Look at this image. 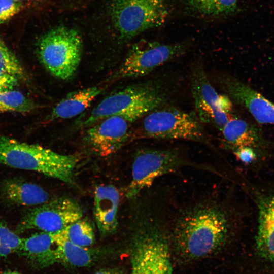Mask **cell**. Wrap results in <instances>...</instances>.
<instances>
[{
	"instance_id": "cell-1",
	"label": "cell",
	"mask_w": 274,
	"mask_h": 274,
	"mask_svg": "<svg viewBox=\"0 0 274 274\" xmlns=\"http://www.w3.org/2000/svg\"><path fill=\"white\" fill-rule=\"evenodd\" d=\"M230 211L213 201L189 207L177 217L170 230L172 247L186 260H196L219 252L235 231Z\"/></svg>"
},
{
	"instance_id": "cell-2",
	"label": "cell",
	"mask_w": 274,
	"mask_h": 274,
	"mask_svg": "<svg viewBox=\"0 0 274 274\" xmlns=\"http://www.w3.org/2000/svg\"><path fill=\"white\" fill-rule=\"evenodd\" d=\"M80 158L77 155L59 154L37 144L0 138L1 164L39 172L68 184L74 182Z\"/></svg>"
},
{
	"instance_id": "cell-3",
	"label": "cell",
	"mask_w": 274,
	"mask_h": 274,
	"mask_svg": "<svg viewBox=\"0 0 274 274\" xmlns=\"http://www.w3.org/2000/svg\"><path fill=\"white\" fill-rule=\"evenodd\" d=\"M165 97L160 89L152 84L128 86L104 98L90 112L81 126L88 127L110 116H121L132 122L160 107Z\"/></svg>"
},
{
	"instance_id": "cell-4",
	"label": "cell",
	"mask_w": 274,
	"mask_h": 274,
	"mask_svg": "<svg viewBox=\"0 0 274 274\" xmlns=\"http://www.w3.org/2000/svg\"><path fill=\"white\" fill-rule=\"evenodd\" d=\"M82 41L76 30L65 26L52 29L42 36L38 46L39 58L53 76L68 80L81 62Z\"/></svg>"
},
{
	"instance_id": "cell-5",
	"label": "cell",
	"mask_w": 274,
	"mask_h": 274,
	"mask_svg": "<svg viewBox=\"0 0 274 274\" xmlns=\"http://www.w3.org/2000/svg\"><path fill=\"white\" fill-rule=\"evenodd\" d=\"M145 116L139 130L140 138L210 143L201 122L194 113L167 107H158Z\"/></svg>"
},
{
	"instance_id": "cell-6",
	"label": "cell",
	"mask_w": 274,
	"mask_h": 274,
	"mask_svg": "<svg viewBox=\"0 0 274 274\" xmlns=\"http://www.w3.org/2000/svg\"><path fill=\"white\" fill-rule=\"evenodd\" d=\"M194 167L219 174L209 166L191 162L175 149H145L136 154L132 167L131 180L126 196L132 199L150 187L158 178L183 167Z\"/></svg>"
},
{
	"instance_id": "cell-7",
	"label": "cell",
	"mask_w": 274,
	"mask_h": 274,
	"mask_svg": "<svg viewBox=\"0 0 274 274\" xmlns=\"http://www.w3.org/2000/svg\"><path fill=\"white\" fill-rule=\"evenodd\" d=\"M144 227L132 250L131 274H173L170 231L163 222Z\"/></svg>"
},
{
	"instance_id": "cell-8",
	"label": "cell",
	"mask_w": 274,
	"mask_h": 274,
	"mask_svg": "<svg viewBox=\"0 0 274 274\" xmlns=\"http://www.w3.org/2000/svg\"><path fill=\"white\" fill-rule=\"evenodd\" d=\"M168 15L166 0H114L111 7L114 26L125 38L162 25Z\"/></svg>"
},
{
	"instance_id": "cell-9",
	"label": "cell",
	"mask_w": 274,
	"mask_h": 274,
	"mask_svg": "<svg viewBox=\"0 0 274 274\" xmlns=\"http://www.w3.org/2000/svg\"><path fill=\"white\" fill-rule=\"evenodd\" d=\"M191 90L200 121L212 124L221 131L233 115L232 103L228 96L217 92L200 65H195L192 71Z\"/></svg>"
},
{
	"instance_id": "cell-10",
	"label": "cell",
	"mask_w": 274,
	"mask_h": 274,
	"mask_svg": "<svg viewBox=\"0 0 274 274\" xmlns=\"http://www.w3.org/2000/svg\"><path fill=\"white\" fill-rule=\"evenodd\" d=\"M183 43L141 42L134 45L123 62L111 77L112 80L135 78L152 71L185 52Z\"/></svg>"
},
{
	"instance_id": "cell-11",
	"label": "cell",
	"mask_w": 274,
	"mask_h": 274,
	"mask_svg": "<svg viewBox=\"0 0 274 274\" xmlns=\"http://www.w3.org/2000/svg\"><path fill=\"white\" fill-rule=\"evenodd\" d=\"M83 211L75 200L60 197L30 209L22 218L19 231L36 229L56 233L82 218Z\"/></svg>"
},
{
	"instance_id": "cell-12",
	"label": "cell",
	"mask_w": 274,
	"mask_h": 274,
	"mask_svg": "<svg viewBox=\"0 0 274 274\" xmlns=\"http://www.w3.org/2000/svg\"><path fill=\"white\" fill-rule=\"evenodd\" d=\"M132 123L121 116L106 117L88 127L84 137L85 142L97 155L110 156L125 144Z\"/></svg>"
},
{
	"instance_id": "cell-13",
	"label": "cell",
	"mask_w": 274,
	"mask_h": 274,
	"mask_svg": "<svg viewBox=\"0 0 274 274\" xmlns=\"http://www.w3.org/2000/svg\"><path fill=\"white\" fill-rule=\"evenodd\" d=\"M221 82L228 96L245 107L258 123L274 125V103L235 78L225 77Z\"/></svg>"
},
{
	"instance_id": "cell-14",
	"label": "cell",
	"mask_w": 274,
	"mask_h": 274,
	"mask_svg": "<svg viewBox=\"0 0 274 274\" xmlns=\"http://www.w3.org/2000/svg\"><path fill=\"white\" fill-rule=\"evenodd\" d=\"M119 193L111 185L97 186L94 191L93 214L101 235H108L117 229Z\"/></svg>"
},
{
	"instance_id": "cell-15",
	"label": "cell",
	"mask_w": 274,
	"mask_h": 274,
	"mask_svg": "<svg viewBox=\"0 0 274 274\" xmlns=\"http://www.w3.org/2000/svg\"><path fill=\"white\" fill-rule=\"evenodd\" d=\"M256 246L258 254L274 262V194L259 197Z\"/></svg>"
},
{
	"instance_id": "cell-16",
	"label": "cell",
	"mask_w": 274,
	"mask_h": 274,
	"mask_svg": "<svg viewBox=\"0 0 274 274\" xmlns=\"http://www.w3.org/2000/svg\"><path fill=\"white\" fill-rule=\"evenodd\" d=\"M18 252L37 267L44 268L58 262L52 233L41 231L22 238Z\"/></svg>"
},
{
	"instance_id": "cell-17",
	"label": "cell",
	"mask_w": 274,
	"mask_h": 274,
	"mask_svg": "<svg viewBox=\"0 0 274 274\" xmlns=\"http://www.w3.org/2000/svg\"><path fill=\"white\" fill-rule=\"evenodd\" d=\"M220 131L224 145L232 152L243 147L256 149L262 143V135L256 126L234 115Z\"/></svg>"
},
{
	"instance_id": "cell-18",
	"label": "cell",
	"mask_w": 274,
	"mask_h": 274,
	"mask_svg": "<svg viewBox=\"0 0 274 274\" xmlns=\"http://www.w3.org/2000/svg\"><path fill=\"white\" fill-rule=\"evenodd\" d=\"M2 191L5 199L12 204L36 207L49 200L48 193L42 187L19 179L6 181Z\"/></svg>"
},
{
	"instance_id": "cell-19",
	"label": "cell",
	"mask_w": 274,
	"mask_h": 274,
	"mask_svg": "<svg viewBox=\"0 0 274 274\" xmlns=\"http://www.w3.org/2000/svg\"><path fill=\"white\" fill-rule=\"evenodd\" d=\"M102 90V88L94 86L68 93L54 106L49 120L71 118L82 113Z\"/></svg>"
},
{
	"instance_id": "cell-20",
	"label": "cell",
	"mask_w": 274,
	"mask_h": 274,
	"mask_svg": "<svg viewBox=\"0 0 274 274\" xmlns=\"http://www.w3.org/2000/svg\"><path fill=\"white\" fill-rule=\"evenodd\" d=\"M52 233L58 262L82 267L88 266L97 260V252L73 244L59 232Z\"/></svg>"
},
{
	"instance_id": "cell-21",
	"label": "cell",
	"mask_w": 274,
	"mask_h": 274,
	"mask_svg": "<svg viewBox=\"0 0 274 274\" xmlns=\"http://www.w3.org/2000/svg\"><path fill=\"white\" fill-rule=\"evenodd\" d=\"M191 11L206 16L230 14L237 9L238 0H184Z\"/></svg>"
},
{
	"instance_id": "cell-22",
	"label": "cell",
	"mask_w": 274,
	"mask_h": 274,
	"mask_svg": "<svg viewBox=\"0 0 274 274\" xmlns=\"http://www.w3.org/2000/svg\"><path fill=\"white\" fill-rule=\"evenodd\" d=\"M59 232L71 242L81 247H90L95 241L92 225L87 220L82 218Z\"/></svg>"
},
{
	"instance_id": "cell-23",
	"label": "cell",
	"mask_w": 274,
	"mask_h": 274,
	"mask_svg": "<svg viewBox=\"0 0 274 274\" xmlns=\"http://www.w3.org/2000/svg\"><path fill=\"white\" fill-rule=\"evenodd\" d=\"M37 105L20 92L15 90L0 92V114L6 112H29Z\"/></svg>"
},
{
	"instance_id": "cell-24",
	"label": "cell",
	"mask_w": 274,
	"mask_h": 274,
	"mask_svg": "<svg viewBox=\"0 0 274 274\" xmlns=\"http://www.w3.org/2000/svg\"><path fill=\"white\" fill-rule=\"evenodd\" d=\"M0 70L15 76L19 79L26 78L24 70L18 60L1 38Z\"/></svg>"
},
{
	"instance_id": "cell-25",
	"label": "cell",
	"mask_w": 274,
	"mask_h": 274,
	"mask_svg": "<svg viewBox=\"0 0 274 274\" xmlns=\"http://www.w3.org/2000/svg\"><path fill=\"white\" fill-rule=\"evenodd\" d=\"M22 238L3 222H0V258L18 252Z\"/></svg>"
},
{
	"instance_id": "cell-26",
	"label": "cell",
	"mask_w": 274,
	"mask_h": 274,
	"mask_svg": "<svg viewBox=\"0 0 274 274\" xmlns=\"http://www.w3.org/2000/svg\"><path fill=\"white\" fill-rule=\"evenodd\" d=\"M20 9V4L15 0H0V24L11 19Z\"/></svg>"
},
{
	"instance_id": "cell-27",
	"label": "cell",
	"mask_w": 274,
	"mask_h": 274,
	"mask_svg": "<svg viewBox=\"0 0 274 274\" xmlns=\"http://www.w3.org/2000/svg\"><path fill=\"white\" fill-rule=\"evenodd\" d=\"M232 152L237 159L247 165L254 162L257 157L256 150L250 147L239 148Z\"/></svg>"
},
{
	"instance_id": "cell-28",
	"label": "cell",
	"mask_w": 274,
	"mask_h": 274,
	"mask_svg": "<svg viewBox=\"0 0 274 274\" xmlns=\"http://www.w3.org/2000/svg\"><path fill=\"white\" fill-rule=\"evenodd\" d=\"M19 79L15 76L0 70V92L13 90Z\"/></svg>"
},
{
	"instance_id": "cell-29",
	"label": "cell",
	"mask_w": 274,
	"mask_h": 274,
	"mask_svg": "<svg viewBox=\"0 0 274 274\" xmlns=\"http://www.w3.org/2000/svg\"><path fill=\"white\" fill-rule=\"evenodd\" d=\"M94 274H122V272L118 268H105L99 270Z\"/></svg>"
},
{
	"instance_id": "cell-30",
	"label": "cell",
	"mask_w": 274,
	"mask_h": 274,
	"mask_svg": "<svg viewBox=\"0 0 274 274\" xmlns=\"http://www.w3.org/2000/svg\"><path fill=\"white\" fill-rule=\"evenodd\" d=\"M1 274H21L16 271H5Z\"/></svg>"
},
{
	"instance_id": "cell-31",
	"label": "cell",
	"mask_w": 274,
	"mask_h": 274,
	"mask_svg": "<svg viewBox=\"0 0 274 274\" xmlns=\"http://www.w3.org/2000/svg\"><path fill=\"white\" fill-rule=\"evenodd\" d=\"M15 1H18V0H15Z\"/></svg>"
}]
</instances>
